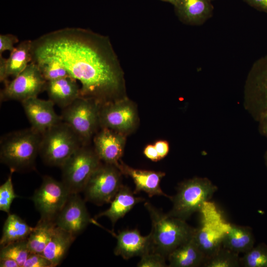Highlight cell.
I'll use <instances>...</instances> for the list:
<instances>
[{
	"label": "cell",
	"instance_id": "1",
	"mask_svg": "<svg viewBox=\"0 0 267 267\" xmlns=\"http://www.w3.org/2000/svg\"><path fill=\"white\" fill-rule=\"evenodd\" d=\"M32 61L59 63L80 82L81 96L101 103L125 97L124 73L109 38L90 30L66 28L32 41Z\"/></svg>",
	"mask_w": 267,
	"mask_h": 267
},
{
	"label": "cell",
	"instance_id": "2",
	"mask_svg": "<svg viewBox=\"0 0 267 267\" xmlns=\"http://www.w3.org/2000/svg\"><path fill=\"white\" fill-rule=\"evenodd\" d=\"M144 206L152 223L151 252L167 258L193 236L195 228L189 226L186 221L165 214L149 202H145Z\"/></svg>",
	"mask_w": 267,
	"mask_h": 267
},
{
	"label": "cell",
	"instance_id": "3",
	"mask_svg": "<svg viewBox=\"0 0 267 267\" xmlns=\"http://www.w3.org/2000/svg\"><path fill=\"white\" fill-rule=\"evenodd\" d=\"M41 138L42 134L32 128L4 135L0 140L1 162L14 172L33 168L39 154Z\"/></svg>",
	"mask_w": 267,
	"mask_h": 267
},
{
	"label": "cell",
	"instance_id": "4",
	"mask_svg": "<svg viewBox=\"0 0 267 267\" xmlns=\"http://www.w3.org/2000/svg\"><path fill=\"white\" fill-rule=\"evenodd\" d=\"M83 145L72 129L62 121L42 134L39 154L46 164L61 168Z\"/></svg>",
	"mask_w": 267,
	"mask_h": 267
},
{
	"label": "cell",
	"instance_id": "5",
	"mask_svg": "<svg viewBox=\"0 0 267 267\" xmlns=\"http://www.w3.org/2000/svg\"><path fill=\"white\" fill-rule=\"evenodd\" d=\"M209 179L194 178L182 182L175 196L171 197L173 207L169 215L186 221L193 214L199 212L217 190Z\"/></svg>",
	"mask_w": 267,
	"mask_h": 267
},
{
	"label": "cell",
	"instance_id": "6",
	"mask_svg": "<svg viewBox=\"0 0 267 267\" xmlns=\"http://www.w3.org/2000/svg\"><path fill=\"white\" fill-rule=\"evenodd\" d=\"M199 212L200 225L195 228L193 237L206 260L222 246L223 235L230 223L224 220L214 204L209 201Z\"/></svg>",
	"mask_w": 267,
	"mask_h": 267
},
{
	"label": "cell",
	"instance_id": "7",
	"mask_svg": "<svg viewBox=\"0 0 267 267\" xmlns=\"http://www.w3.org/2000/svg\"><path fill=\"white\" fill-rule=\"evenodd\" d=\"M101 164L95 151L83 145L61 166L62 182L70 194L79 193Z\"/></svg>",
	"mask_w": 267,
	"mask_h": 267
},
{
	"label": "cell",
	"instance_id": "8",
	"mask_svg": "<svg viewBox=\"0 0 267 267\" xmlns=\"http://www.w3.org/2000/svg\"><path fill=\"white\" fill-rule=\"evenodd\" d=\"M101 103L92 98L80 96L63 109L62 121L68 124L85 144L99 125Z\"/></svg>",
	"mask_w": 267,
	"mask_h": 267
},
{
	"label": "cell",
	"instance_id": "9",
	"mask_svg": "<svg viewBox=\"0 0 267 267\" xmlns=\"http://www.w3.org/2000/svg\"><path fill=\"white\" fill-rule=\"evenodd\" d=\"M121 173L114 165L101 164L91 175L83 191L85 200L97 205L110 203L122 185Z\"/></svg>",
	"mask_w": 267,
	"mask_h": 267
},
{
	"label": "cell",
	"instance_id": "10",
	"mask_svg": "<svg viewBox=\"0 0 267 267\" xmlns=\"http://www.w3.org/2000/svg\"><path fill=\"white\" fill-rule=\"evenodd\" d=\"M71 194L61 181L45 176L32 197L40 219L54 222Z\"/></svg>",
	"mask_w": 267,
	"mask_h": 267
},
{
	"label": "cell",
	"instance_id": "11",
	"mask_svg": "<svg viewBox=\"0 0 267 267\" xmlns=\"http://www.w3.org/2000/svg\"><path fill=\"white\" fill-rule=\"evenodd\" d=\"M137 111L132 101L126 97L101 103L99 126L124 134L133 130L137 122Z\"/></svg>",
	"mask_w": 267,
	"mask_h": 267
},
{
	"label": "cell",
	"instance_id": "12",
	"mask_svg": "<svg viewBox=\"0 0 267 267\" xmlns=\"http://www.w3.org/2000/svg\"><path fill=\"white\" fill-rule=\"evenodd\" d=\"M46 81L39 66L31 62L26 68L14 79L5 84L0 93L2 100H15L22 102L38 97L45 89Z\"/></svg>",
	"mask_w": 267,
	"mask_h": 267
},
{
	"label": "cell",
	"instance_id": "13",
	"mask_svg": "<svg viewBox=\"0 0 267 267\" xmlns=\"http://www.w3.org/2000/svg\"><path fill=\"white\" fill-rule=\"evenodd\" d=\"M92 222L85 201L78 193L71 194L55 220L57 226L77 236Z\"/></svg>",
	"mask_w": 267,
	"mask_h": 267
},
{
	"label": "cell",
	"instance_id": "14",
	"mask_svg": "<svg viewBox=\"0 0 267 267\" xmlns=\"http://www.w3.org/2000/svg\"><path fill=\"white\" fill-rule=\"evenodd\" d=\"M21 103L31 128L41 134L62 121L61 117L54 110L55 104L50 99L35 97Z\"/></svg>",
	"mask_w": 267,
	"mask_h": 267
},
{
	"label": "cell",
	"instance_id": "15",
	"mask_svg": "<svg viewBox=\"0 0 267 267\" xmlns=\"http://www.w3.org/2000/svg\"><path fill=\"white\" fill-rule=\"evenodd\" d=\"M247 90L258 118L267 114V54L253 65L247 81Z\"/></svg>",
	"mask_w": 267,
	"mask_h": 267
},
{
	"label": "cell",
	"instance_id": "16",
	"mask_svg": "<svg viewBox=\"0 0 267 267\" xmlns=\"http://www.w3.org/2000/svg\"><path fill=\"white\" fill-rule=\"evenodd\" d=\"M94 151L101 161L116 166L124 149L125 138L123 134L102 128L94 136Z\"/></svg>",
	"mask_w": 267,
	"mask_h": 267
},
{
	"label": "cell",
	"instance_id": "17",
	"mask_svg": "<svg viewBox=\"0 0 267 267\" xmlns=\"http://www.w3.org/2000/svg\"><path fill=\"white\" fill-rule=\"evenodd\" d=\"M113 235L117 239L114 250L116 256L128 260L136 256L141 257L151 251V239L149 233L142 236L137 229H126Z\"/></svg>",
	"mask_w": 267,
	"mask_h": 267
},
{
	"label": "cell",
	"instance_id": "18",
	"mask_svg": "<svg viewBox=\"0 0 267 267\" xmlns=\"http://www.w3.org/2000/svg\"><path fill=\"white\" fill-rule=\"evenodd\" d=\"M116 167L121 173L133 180L135 184L134 194L143 191L150 197L164 196L171 199V197L164 193L160 186L161 181L165 176V173L134 169L120 162Z\"/></svg>",
	"mask_w": 267,
	"mask_h": 267
},
{
	"label": "cell",
	"instance_id": "19",
	"mask_svg": "<svg viewBox=\"0 0 267 267\" xmlns=\"http://www.w3.org/2000/svg\"><path fill=\"white\" fill-rule=\"evenodd\" d=\"M212 0H177L174 6L177 16L183 23L200 26L213 15Z\"/></svg>",
	"mask_w": 267,
	"mask_h": 267
},
{
	"label": "cell",
	"instance_id": "20",
	"mask_svg": "<svg viewBox=\"0 0 267 267\" xmlns=\"http://www.w3.org/2000/svg\"><path fill=\"white\" fill-rule=\"evenodd\" d=\"M45 89L49 99L62 109L81 96L77 81L72 77L46 82Z\"/></svg>",
	"mask_w": 267,
	"mask_h": 267
},
{
	"label": "cell",
	"instance_id": "21",
	"mask_svg": "<svg viewBox=\"0 0 267 267\" xmlns=\"http://www.w3.org/2000/svg\"><path fill=\"white\" fill-rule=\"evenodd\" d=\"M194 235V234H193ZM170 267H197L203 266L206 257L193 235L168 256Z\"/></svg>",
	"mask_w": 267,
	"mask_h": 267
},
{
	"label": "cell",
	"instance_id": "22",
	"mask_svg": "<svg viewBox=\"0 0 267 267\" xmlns=\"http://www.w3.org/2000/svg\"><path fill=\"white\" fill-rule=\"evenodd\" d=\"M134 193L128 187L122 185L110 202L109 208L96 215L95 218L106 217L114 226L118 220L123 218L136 204L144 201V199L135 196Z\"/></svg>",
	"mask_w": 267,
	"mask_h": 267
},
{
	"label": "cell",
	"instance_id": "23",
	"mask_svg": "<svg viewBox=\"0 0 267 267\" xmlns=\"http://www.w3.org/2000/svg\"><path fill=\"white\" fill-rule=\"evenodd\" d=\"M255 238L248 226L230 224L224 233L222 246L237 254H244L254 247Z\"/></svg>",
	"mask_w": 267,
	"mask_h": 267
},
{
	"label": "cell",
	"instance_id": "24",
	"mask_svg": "<svg viewBox=\"0 0 267 267\" xmlns=\"http://www.w3.org/2000/svg\"><path fill=\"white\" fill-rule=\"evenodd\" d=\"M75 238L71 233L56 226L42 255L51 262L53 267L57 266L65 258Z\"/></svg>",
	"mask_w": 267,
	"mask_h": 267
},
{
	"label": "cell",
	"instance_id": "25",
	"mask_svg": "<svg viewBox=\"0 0 267 267\" xmlns=\"http://www.w3.org/2000/svg\"><path fill=\"white\" fill-rule=\"evenodd\" d=\"M34 228L28 225L18 215L9 214L3 226L0 240V247L27 239Z\"/></svg>",
	"mask_w": 267,
	"mask_h": 267
},
{
	"label": "cell",
	"instance_id": "26",
	"mask_svg": "<svg viewBox=\"0 0 267 267\" xmlns=\"http://www.w3.org/2000/svg\"><path fill=\"white\" fill-rule=\"evenodd\" d=\"M31 45L32 41L25 40L21 42L10 52L6 59L7 78L10 76L14 78L17 76L32 61Z\"/></svg>",
	"mask_w": 267,
	"mask_h": 267
},
{
	"label": "cell",
	"instance_id": "27",
	"mask_svg": "<svg viewBox=\"0 0 267 267\" xmlns=\"http://www.w3.org/2000/svg\"><path fill=\"white\" fill-rule=\"evenodd\" d=\"M56 225L54 222L40 219L27 239L30 253L42 254Z\"/></svg>",
	"mask_w": 267,
	"mask_h": 267
},
{
	"label": "cell",
	"instance_id": "28",
	"mask_svg": "<svg viewBox=\"0 0 267 267\" xmlns=\"http://www.w3.org/2000/svg\"><path fill=\"white\" fill-rule=\"evenodd\" d=\"M241 266L239 254L222 246L214 254L207 259L205 267H238Z\"/></svg>",
	"mask_w": 267,
	"mask_h": 267
},
{
	"label": "cell",
	"instance_id": "29",
	"mask_svg": "<svg viewBox=\"0 0 267 267\" xmlns=\"http://www.w3.org/2000/svg\"><path fill=\"white\" fill-rule=\"evenodd\" d=\"M30 253L27 239H25L0 247V259H13L18 263L20 267H23Z\"/></svg>",
	"mask_w": 267,
	"mask_h": 267
},
{
	"label": "cell",
	"instance_id": "30",
	"mask_svg": "<svg viewBox=\"0 0 267 267\" xmlns=\"http://www.w3.org/2000/svg\"><path fill=\"white\" fill-rule=\"evenodd\" d=\"M240 264L244 267H267V246L261 243L254 246L240 258Z\"/></svg>",
	"mask_w": 267,
	"mask_h": 267
},
{
	"label": "cell",
	"instance_id": "31",
	"mask_svg": "<svg viewBox=\"0 0 267 267\" xmlns=\"http://www.w3.org/2000/svg\"><path fill=\"white\" fill-rule=\"evenodd\" d=\"M36 64L39 66L43 77L46 82L71 77L68 71L57 62L47 61Z\"/></svg>",
	"mask_w": 267,
	"mask_h": 267
},
{
	"label": "cell",
	"instance_id": "32",
	"mask_svg": "<svg viewBox=\"0 0 267 267\" xmlns=\"http://www.w3.org/2000/svg\"><path fill=\"white\" fill-rule=\"evenodd\" d=\"M13 171L10 170V174L7 179L0 186V210L9 214L11 203L18 197L15 193L12 181Z\"/></svg>",
	"mask_w": 267,
	"mask_h": 267
},
{
	"label": "cell",
	"instance_id": "33",
	"mask_svg": "<svg viewBox=\"0 0 267 267\" xmlns=\"http://www.w3.org/2000/svg\"><path fill=\"white\" fill-rule=\"evenodd\" d=\"M166 257L154 252H150L141 257V259L137 264L138 267H166Z\"/></svg>",
	"mask_w": 267,
	"mask_h": 267
},
{
	"label": "cell",
	"instance_id": "34",
	"mask_svg": "<svg viewBox=\"0 0 267 267\" xmlns=\"http://www.w3.org/2000/svg\"><path fill=\"white\" fill-rule=\"evenodd\" d=\"M23 267H53L51 262L42 254L30 253Z\"/></svg>",
	"mask_w": 267,
	"mask_h": 267
},
{
	"label": "cell",
	"instance_id": "35",
	"mask_svg": "<svg viewBox=\"0 0 267 267\" xmlns=\"http://www.w3.org/2000/svg\"><path fill=\"white\" fill-rule=\"evenodd\" d=\"M18 42V38L12 34H0V54L3 51L8 50L11 52L15 46L14 44Z\"/></svg>",
	"mask_w": 267,
	"mask_h": 267
},
{
	"label": "cell",
	"instance_id": "36",
	"mask_svg": "<svg viewBox=\"0 0 267 267\" xmlns=\"http://www.w3.org/2000/svg\"><path fill=\"white\" fill-rule=\"evenodd\" d=\"M154 145L160 160L166 156L169 151V145L167 141L162 140L157 141Z\"/></svg>",
	"mask_w": 267,
	"mask_h": 267
},
{
	"label": "cell",
	"instance_id": "37",
	"mask_svg": "<svg viewBox=\"0 0 267 267\" xmlns=\"http://www.w3.org/2000/svg\"><path fill=\"white\" fill-rule=\"evenodd\" d=\"M143 153L146 158L152 161L157 162L160 160L154 145H147L144 149Z\"/></svg>",
	"mask_w": 267,
	"mask_h": 267
},
{
	"label": "cell",
	"instance_id": "38",
	"mask_svg": "<svg viewBox=\"0 0 267 267\" xmlns=\"http://www.w3.org/2000/svg\"><path fill=\"white\" fill-rule=\"evenodd\" d=\"M250 6L262 12L267 13V0H243Z\"/></svg>",
	"mask_w": 267,
	"mask_h": 267
},
{
	"label": "cell",
	"instance_id": "39",
	"mask_svg": "<svg viewBox=\"0 0 267 267\" xmlns=\"http://www.w3.org/2000/svg\"><path fill=\"white\" fill-rule=\"evenodd\" d=\"M6 59L4 58L1 54H0V81L4 82L6 84L7 78L6 76Z\"/></svg>",
	"mask_w": 267,
	"mask_h": 267
},
{
	"label": "cell",
	"instance_id": "40",
	"mask_svg": "<svg viewBox=\"0 0 267 267\" xmlns=\"http://www.w3.org/2000/svg\"><path fill=\"white\" fill-rule=\"evenodd\" d=\"M0 267H20L15 260L9 258L0 259Z\"/></svg>",
	"mask_w": 267,
	"mask_h": 267
},
{
	"label": "cell",
	"instance_id": "41",
	"mask_svg": "<svg viewBox=\"0 0 267 267\" xmlns=\"http://www.w3.org/2000/svg\"><path fill=\"white\" fill-rule=\"evenodd\" d=\"M259 119L261 122L262 131L267 135V114L262 116Z\"/></svg>",
	"mask_w": 267,
	"mask_h": 267
},
{
	"label": "cell",
	"instance_id": "42",
	"mask_svg": "<svg viewBox=\"0 0 267 267\" xmlns=\"http://www.w3.org/2000/svg\"><path fill=\"white\" fill-rule=\"evenodd\" d=\"M164 2H169L173 5H175L177 1V0H160Z\"/></svg>",
	"mask_w": 267,
	"mask_h": 267
},
{
	"label": "cell",
	"instance_id": "43",
	"mask_svg": "<svg viewBox=\"0 0 267 267\" xmlns=\"http://www.w3.org/2000/svg\"><path fill=\"white\" fill-rule=\"evenodd\" d=\"M266 164H267V152L266 154Z\"/></svg>",
	"mask_w": 267,
	"mask_h": 267
},
{
	"label": "cell",
	"instance_id": "44",
	"mask_svg": "<svg viewBox=\"0 0 267 267\" xmlns=\"http://www.w3.org/2000/svg\"><path fill=\"white\" fill-rule=\"evenodd\" d=\"M212 1L214 0H212Z\"/></svg>",
	"mask_w": 267,
	"mask_h": 267
}]
</instances>
